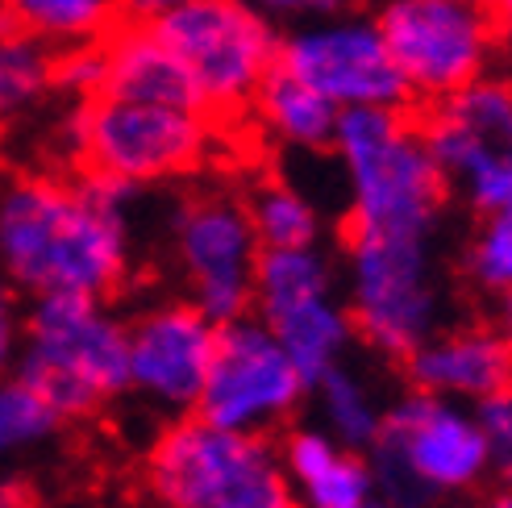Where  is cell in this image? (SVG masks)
<instances>
[{"label":"cell","mask_w":512,"mask_h":508,"mask_svg":"<svg viewBox=\"0 0 512 508\" xmlns=\"http://www.w3.org/2000/svg\"><path fill=\"white\" fill-rule=\"evenodd\" d=\"M134 200L84 171L0 180V275L25 300H109L134 271Z\"/></svg>","instance_id":"6da1fadb"},{"label":"cell","mask_w":512,"mask_h":508,"mask_svg":"<svg viewBox=\"0 0 512 508\" xmlns=\"http://www.w3.org/2000/svg\"><path fill=\"white\" fill-rule=\"evenodd\" d=\"M329 155L346 184V234L438 238L450 192L408 109L342 113Z\"/></svg>","instance_id":"7a4b0ae2"},{"label":"cell","mask_w":512,"mask_h":508,"mask_svg":"<svg viewBox=\"0 0 512 508\" xmlns=\"http://www.w3.org/2000/svg\"><path fill=\"white\" fill-rule=\"evenodd\" d=\"M55 142L59 155L92 180L146 192L192 180L209 167L221 146V121L204 109L92 96L84 105H67Z\"/></svg>","instance_id":"3957f363"},{"label":"cell","mask_w":512,"mask_h":508,"mask_svg":"<svg viewBox=\"0 0 512 508\" xmlns=\"http://www.w3.org/2000/svg\"><path fill=\"white\" fill-rule=\"evenodd\" d=\"M367 459L379 492L396 508H433L471 496L492 479L479 409L425 392H404L388 404Z\"/></svg>","instance_id":"277c9868"},{"label":"cell","mask_w":512,"mask_h":508,"mask_svg":"<svg viewBox=\"0 0 512 508\" xmlns=\"http://www.w3.org/2000/svg\"><path fill=\"white\" fill-rule=\"evenodd\" d=\"M342 300L354 338L379 359L404 363L433 329L446 325V279L433 238L346 234Z\"/></svg>","instance_id":"5b68a950"},{"label":"cell","mask_w":512,"mask_h":508,"mask_svg":"<svg viewBox=\"0 0 512 508\" xmlns=\"http://www.w3.org/2000/svg\"><path fill=\"white\" fill-rule=\"evenodd\" d=\"M17 375L63 421L92 417L125 396V321L109 300L42 296L25 304Z\"/></svg>","instance_id":"8992f818"},{"label":"cell","mask_w":512,"mask_h":508,"mask_svg":"<svg viewBox=\"0 0 512 508\" xmlns=\"http://www.w3.org/2000/svg\"><path fill=\"white\" fill-rule=\"evenodd\" d=\"M159 508H300L271 438L225 434L200 417L167 421L146 454Z\"/></svg>","instance_id":"52a82bcc"},{"label":"cell","mask_w":512,"mask_h":508,"mask_svg":"<svg viewBox=\"0 0 512 508\" xmlns=\"http://www.w3.org/2000/svg\"><path fill=\"white\" fill-rule=\"evenodd\" d=\"M150 25L184 67L196 105L221 125L246 117L279 67V30L246 0H175Z\"/></svg>","instance_id":"ba28073f"},{"label":"cell","mask_w":512,"mask_h":508,"mask_svg":"<svg viewBox=\"0 0 512 508\" xmlns=\"http://www.w3.org/2000/svg\"><path fill=\"white\" fill-rule=\"evenodd\" d=\"M167 254L188 304L225 325L250 313L263 246L234 188H192L167 217Z\"/></svg>","instance_id":"9c48e42d"},{"label":"cell","mask_w":512,"mask_h":508,"mask_svg":"<svg viewBox=\"0 0 512 508\" xmlns=\"http://www.w3.org/2000/svg\"><path fill=\"white\" fill-rule=\"evenodd\" d=\"M450 205L471 217L512 209V75L492 71L446 100L425 105L417 121Z\"/></svg>","instance_id":"30bf717a"},{"label":"cell","mask_w":512,"mask_h":508,"mask_svg":"<svg viewBox=\"0 0 512 508\" xmlns=\"http://www.w3.org/2000/svg\"><path fill=\"white\" fill-rule=\"evenodd\" d=\"M250 313L279 338L309 384L329 367L346 363L358 342L342 300L338 263L325 246L263 250Z\"/></svg>","instance_id":"8fae6325"},{"label":"cell","mask_w":512,"mask_h":508,"mask_svg":"<svg viewBox=\"0 0 512 508\" xmlns=\"http://www.w3.org/2000/svg\"><path fill=\"white\" fill-rule=\"evenodd\" d=\"M375 21L408 100L421 105L463 92L500 63L483 0H388Z\"/></svg>","instance_id":"7c38bea8"},{"label":"cell","mask_w":512,"mask_h":508,"mask_svg":"<svg viewBox=\"0 0 512 508\" xmlns=\"http://www.w3.org/2000/svg\"><path fill=\"white\" fill-rule=\"evenodd\" d=\"M304 400H309V379L300 375L271 329L246 313L217 329L209 379H204L192 417L225 434L271 438L275 429L292 425Z\"/></svg>","instance_id":"4fadbf2b"},{"label":"cell","mask_w":512,"mask_h":508,"mask_svg":"<svg viewBox=\"0 0 512 508\" xmlns=\"http://www.w3.org/2000/svg\"><path fill=\"white\" fill-rule=\"evenodd\" d=\"M279 71L313 88L338 113L413 105L379 34V21L354 9L279 34Z\"/></svg>","instance_id":"5bb4252c"},{"label":"cell","mask_w":512,"mask_h":508,"mask_svg":"<svg viewBox=\"0 0 512 508\" xmlns=\"http://www.w3.org/2000/svg\"><path fill=\"white\" fill-rule=\"evenodd\" d=\"M217 321L184 296L150 300L125 321V396L167 421L192 417L217 350Z\"/></svg>","instance_id":"9a60e30c"},{"label":"cell","mask_w":512,"mask_h":508,"mask_svg":"<svg viewBox=\"0 0 512 508\" xmlns=\"http://www.w3.org/2000/svg\"><path fill=\"white\" fill-rule=\"evenodd\" d=\"M413 392L442 396L454 404H479L496 400L512 388L508 375V354L496 334V325L463 321V325H442L400 363Z\"/></svg>","instance_id":"2e32d148"},{"label":"cell","mask_w":512,"mask_h":508,"mask_svg":"<svg viewBox=\"0 0 512 508\" xmlns=\"http://www.w3.org/2000/svg\"><path fill=\"white\" fill-rule=\"evenodd\" d=\"M279 463L300 508H363L379 496L367 454L334 442L317 425L288 429L279 442Z\"/></svg>","instance_id":"e0dca14e"},{"label":"cell","mask_w":512,"mask_h":508,"mask_svg":"<svg viewBox=\"0 0 512 508\" xmlns=\"http://www.w3.org/2000/svg\"><path fill=\"white\" fill-rule=\"evenodd\" d=\"M100 50H105V92L100 96L142 100V105L200 109L184 67L175 63V55L155 34L150 21H121L117 30L100 42Z\"/></svg>","instance_id":"ac0fdd59"},{"label":"cell","mask_w":512,"mask_h":508,"mask_svg":"<svg viewBox=\"0 0 512 508\" xmlns=\"http://www.w3.org/2000/svg\"><path fill=\"white\" fill-rule=\"evenodd\" d=\"M246 117L271 146L292 150V155H329L342 121V113L329 100H321L313 88H304L279 67L267 75L259 96L250 100Z\"/></svg>","instance_id":"d6986e66"},{"label":"cell","mask_w":512,"mask_h":508,"mask_svg":"<svg viewBox=\"0 0 512 508\" xmlns=\"http://www.w3.org/2000/svg\"><path fill=\"white\" fill-rule=\"evenodd\" d=\"M309 400H313L321 434H329L334 442H342L358 454H367L375 446L383 417H388V404H392L379 392L375 379L363 367H354L350 359L317 375L309 384Z\"/></svg>","instance_id":"ffe728a7"},{"label":"cell","mask_w":512,"mask_h":508,"mask_svg":"<svg viewBox=\"0 0 512 508\" xmlns=\"http://www.w3.org/2000/svg\"><path fill=\"white\" fill-rule=\"evenodd\" d=\"M55 100V50L21 30H0V134L38 121Z\"/></svg>","instance_id":"44dd1931"},{"label":"cell","mask_w":512,"mask_h":508,"mask_svg":"<svg viewBox=\"0 0 512 508\" xmlns=\"http://www.w3.org/2000/svg\"><path fill=\"white\" fill-rule=\"evenodd\" d=\"M13 30L38 38L50 50L105 42L121 25V0H0Z\"/></svg>","instance_id":"7402d4cb"},{"label":"cell","mask_w":512,"mask_h":508,"mask_svg":"<svg viewBox=\"0 0 512 508\" xmlns=\"http://www.w3.org/2000/svg\"><path fill=\"white\" fill-rule=\"evenodd\" d=\"M246 213L254 225V238L263 250H296V246H321L325 238V217L317 200L300 184L284 175H263L246 192Z\"/></svg>","instance_id":"603a6c76"},{"label":"cell","mask_w":512,"mask_h":508,"mask_svg":"<svg viewBox=\"0 0 512 508\" xmlns=\"http://www.w3.org/2000/svg\"><path fill=\"white\" fill-rule=\"evenodd\" d=\"M59 409L13 371L0 379V467L34 454L59 434Z\"/></svg>","instance_id":"cb8c5ba5"},{"label":"cell","mask_w":512,"mask_h":508,"mask_svg":"<svg viewBox=\"0 0 512 508\" xmlns=\"http://www.w3.org/2000/svg\"><path fill=\"white\" fill-rule=\"evenodd\" d=\"M458 271L479 296H512V209L475 217V230L458 250Z\"/></svg>","instance_id":"d4e9b609"},{"label":"cell","mask_w":512,"mask_h":508,"mask_svg":"<svg viewBox=\"0 0 512 508\" xmlns=\"http://www.w3.org/2000/svg\"><path fill=\"white\" fill-rule=\"evenodd\" d=\"M479 421L492 450V479L504 492H512V388L488 404H479Z\"/></svg>","instance_id":"484cf974"},{"label":"cell","mask_w":512,"mask_h":508,"mask_svg":"<svg viewBox=\"0 0 512 508\" xmlns=\"http://www.w3.org/2000/svg\"><path fill=\"white\" fill-rule=\"evenodd\" d=\"M254 13H263L275 30H292V25H309L321 17H334L354 9V0H246Z\"/></svg>","instance_id":"4316f807"},{"label":"cell","mask_w":512,"mask_h":508,"mask_svg":"<svg viewBox=\"0 0 512 508\" xmlns=\"http://www.w3.org/2000/svg\"><path fill=\"white\" fill-rule=\"evenodd\" d=\"M25 300L5 275H0V379L17 371L21 334H25Z\"/></svg>","instance_id":"83f0119b"},{"label":"cell","mask_w":512,"mask_h":508,"mask_svg":"<svg viewBox=\"0 0 512 508\" xmlns=\"http://www.w3.org/2000/svg\"><path fill=\"white\" fill-rule=\"evenodd\" d=\"M496 30V55L504 63V75H512V0H483Z\"/></svg>","instance_id":"f1b7e54d"},{"label":"cell","mask_w":512,"mask_h":508,"mask_svg":"<svg viewBox=\"0 0 512 508\" xmlns=\"http://www.w3.org/2000/svg\"><path fill=\"white\" fill-rule=\"evenodd\" d=\"M496 334H500V342H504V354H508V375H512V296H504V300H496Z\"/></svg>","instance_id":"f546056e"},{"label":"cell","mask_w":512,"mask_h":508,"mask_svg":"<svg viewBox=\"0 0 512 508\" xmlns=\"http://www.w3.org/2000/svg\"><path fill=\"white\" fill-rule=\"evenodd\" d=\"M171 5H175V0H121V13L134 17V21H155Z\"/></svg>","instance_id":"4dcf8cb0"},{"label":"cell","mask_w":512,"mask_h":508,"mask_svg":"<svg viewBox=\"0 0 512 508\" xmlns=\"http://www.w3.org/2000/svg\"><path fill=\"white\" fill-rule=\"evenodd\" d=\"M475 508H512V492H504V488H496V492H488Z\"/></svg>","instance_id":"1f68e13d"},{"label":"cell","mask_w":512,"mask_h":508,"mask_svg":"<svg viewBox=\"0 0 512 508\" xmlns=\"http://www.w3.org/2000/svg\"><path fill=\"white\" fill-rule=\"evenodd\" d=\"M363 508H396V504H392V500H388V496H383V492H379V496H375V500H371V504H363Z\"/></svg>","instance_id":"d6a6232c"}]
</instances>
